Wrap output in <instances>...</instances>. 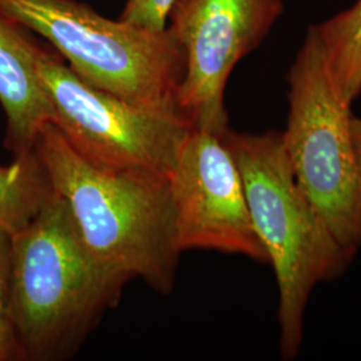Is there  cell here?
I'll return each mask as SVG.
<instances>
[{
  "mask_svg": "<svg viewBox=\"0 0 361 361\" xmlns=\"http://www.w3.org/2000/svg\"><path fill=\"white\" fill-rule=\"evenodd\" d=\"M0 13L46 39L91 86L133 104H176L185 54L168 27L110 20L75 0H0Z\"/></svg>",
  "mask_w": 361,
  "mask_h": 361,
  "instance_id": "4",
  "label": "cell"
},
{
  "mask_svg": "<svg viewBox=\"0 0 361 361\" xmlns=\"http://www.w3.org/2000/svg\"><path fill=\"white\" fill-rule=\"evenodd\" d=\"M224 140L240 169L250 219L267 250L279 286L280 349L296 357L304 314L313 289L347 269L350 253L336 240L298 185L281 142V133H237Z\"/></svg>",
  "mask_w": 361,
  "mask_h": 361,
  "instance_id": "3",
  "label": "cell"
},
{
  "mask_svg": "<svg viewBox=\"0 0 361 361\" xmlns=\"http://www.w3.org/2000/svg\"><path fill=\"white\" fill-rule=\"evenodd\" d=\"M22 360L11 312V233L0 226V361Z\"/></svg>",
  "mask_w": 361,
  "mask_h": 361,
  "instance_id": "12",
  "label": "cell"
},
{
  "mask_svg": "<svg viewBox=\"0 0 361 361\" xmlns=\"http://www.w3.org/2000/svg\"><path fill=\"white\" fill-rule=\"evenodd\" d=\"M52 188L37 154L13 158L0 166V226L13 233L25 228L50 198Z\"/></svg>",
  "mask_w": 361,
  "mask_h": 361,
  "instance_id": "11",
  "label": "cell"
},
{
  "mask_svg": "<svg viewBox=\"0 0 361 361\" xmlns=\"http://www.w3.org/2000/svg\"><path fill=\"white\" fill-rule=\"evenodd\" d=\"M27 32L0 13V104L6 116L4 146L13 158L32 153L40 129L54 122L37 67L39 46Z\"/></svg>",
  "mask_w": 361,
  "mask_h": 361,
  "instance_id": "9",
  "label": "cell"
},
{
  "mask_svg": "<svg viewBox=\"0 0 361 361\" xmlns=\"http://www.w3.org/2000/svg\"><path fill=\"white\" fill-rule=\"evenodd\" d=\"M32 150L97 259L128 281L140 277L169 293L180 250L168 177L98 165L79 154L52 122L40 129Z\"/></svg>",
  "mask_w": 361,
  "mask_h": 361,
  "instance_id": "1",
  "label": "cell"
},
{
  "mask_svg": "<svg viewBox=\"0 0 361 361\" xmlns=\"http://www.w3.org/2000/svg\"><path fill=\"white\" fill-rule=\"evenodd\" d=\"M284 13L283 0H174L168 28L185 54L177 107L193 128L224 133L225 89L235 65Z\"/></svg>",
  "mask_w": 361,
  "mask_h": 361,
  "instance_id": "7",
  "label": "cell"
},
{
  "mask_svg": "<svg viewBox=\"0 0 361 361\" xmlns=\"http://www.w3.org/2000/svg\"><path fill=\"white\" fill-rule=\"evenodd\" d=\"M314 28L336 90L353 104L361 94V0Z\"/></svg>",
  "mask_w": 361,
  "mask_h": 361,
  "instance_id": "10",
  "label": "cell"
},
{
  "mask_svg": "<svg viewBox=\"0 0 361 361\" xmlns=\"http://www.w3.org/2000/svg\"><path fill=\"white\" fill-rule=\"evenodd\" d=\"M224 133L192 128L169 171L176 246L180 253L207 249L269 264Z\"/></svg>",
  "mask_w": 361,
  "mask_h": 361,
  "instance_id": "8",
  "label": "cell"
},
{
  "mask_svg": "<svg viewBox=\"0 0 361 361\" xmlns=\"http://www.w3.org/2000/svg\"><path fill=\"white\" fill-rule=\"evenodd\" d=\"M352 134H353V141H355V147L356 153L359 158V164L361 168V119L353 116L352 119Z\"/></svg>",
  "mask_w": 361,
  "mask_h": 361,
  "instance_id": "14",
  "label": "cell"
},
{
  "mask_svg": "<svg viewBox=\"0 0 361 361\" xmlns=\"http://www.w3.org/2000/svg\"><path fill=\"white\" fill-rule=\"evenodd\" d=\"M37 67L52 106V123L79 154L109 168L168 177L193 128L177 104H133L99 90L42 47Z\"/></svg>",
  "mask_w": 361,
  "mask_h": 361,
  "instance_id": "6",
  "label": "cell"
},
{
  "mask_svg": "<svg viewBox=\"0 0 361 361\" xmlns=\"http://www.w3.org/2000/svg\"><path fill=\"white\" fill-rule=\"evenodd\" d=\"M286 79L285 155L336 240L355 255L361 247V168L352 134V104L336 90L314 26Z\"/></svg>",
  "mask_w": 361,
  "mask_h": 361,
  "instance_id": "5",
  "label": "cell"
},
{
  "mask_svg": "<svg viewBox=\"0 0 361 361\" xmlns=\"http://www.w3.org/2000/svg\"><path fill=\"white\" fill-rule=\"evenodd\" d=\"M126 281L91 253L65 200L52 192L11 234V312L22 360L70 356Z\"/></svg>",
  "mask_w": 361,
  "mask_h": 361,
  "instance_id": "2",
  "label": "cell"
},
{
  "mask_svg": "<svg viewBox=\"0 0 361 361\" xmlns=\"http://www.w3.org/2000/svg\"><path fill=\"white\" fill-rule=\"evenodd\" d=\"M173 1L174 0H128L119 19L150 31H164L168 27L169 11Z\"/></svg>",
  "mask_w": 361,
  "mask_h": 361,
  "instance_id": "13",
  "label": "cell"
}]
</instances>
